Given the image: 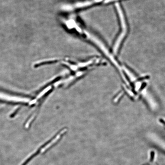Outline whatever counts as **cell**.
I'll return each instance as SVG.
<instances>
[{"label": "cell", "mask_w": 165, "mask_h": 165, "mask_svg": "<svg viewBox=\"0 0 165 165\" xmlns=\"http://www.w3.org/2000/svg\"><path fill=\"white\" fill-rule=\"evenodd\" d=\"M97 1V0H86L85 1L67 4L63 7L62 9L64 11L69 12L80 10V9L86 8L93 5Z\"/></svg>", "instance_id": "cell-1"}]
</instances>
